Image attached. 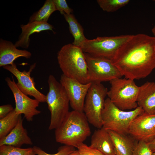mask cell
I'll return each instance as SVG.
<instances>
[{
    "label": "cell",
    "instance_id": "obj_1",
    "mask_svg": "<svg viewBox=\"0 0 155 155\" xmlns=\"http://www.w3.org/2000/svg\"><path fill=\"white\" fill-rule=\"evenodd\" d=\"M112 61L126 79L146 78L155 68V37L132 35L119 49Z\"/></svg>",
    "mask_w": 155,
    "mask_h": 155
},
{
    "label": "cell",
    "instance_id": "obj_2",
    "mask_svg": "<svg viewBox=\"0 0 155 155\" xmlns=\"http://www.w3.org/2000/svg\"><path fill=\"white\" fill-rule=\"evenodd\" d=\"M89 122L84 112L69 111L61 124L55 129L57 142L77 148L90 136Z\"/></svg>",
    "mask_w": 155,
    "mask_h": 155
},
{
    "label": "cell",
    "instance_id": "obj_3",
    "mask_svg": "<svg viewBox=\"0 0 155 155\" xmlns=\"http://www.w3.org/2000/svg\"><path fill=\"white\" fill-rule=\"evenodd\" d=\"M57 59L65 76L82 84L89 83L84 53L80 47L71 44L64 45L58 52Z\"/></svg>",
    "mask_w": 155,
    "mask_h": 155
},
{
    "label": "cell",
    "instance_id": "obj_4",
    "mask_svg": "<svg viewBox=\"0 0 155 155\" xmlns=\"http://www.w3.org/2000/svg\"><path fill=\"white\" fill-rule=\"evenodd\" d=\"M49 90L46 102L51 114L49 129H55L61 124L69 111V101L65 90L53 75H49Z\"/></svg>",
    "mask_w": 155,
    "mask_h": 155
},
{
    "label": "cell",
    "instance_id": "obj_5",
    "mask_svg": "<svg viewBox=\"0 0 155 155\" xmlns=\"http://www.w3.org/2000/svg\"><path fill=\"white\" fill-rule=\"evenodd\" d=\"M144 112L139 106L132 111L122 110L115 106L108 98L105 99L102 113V127L106 130L128 135L131 122Z\"/></svg>",
    "mask_w": 155,
    "mask_h": 155
},
{
    "label": "cell",
    "instance_id": "obj_6",
    "mask_svg": "<svg viewBox=\"0 0 155 155\" xmlns=\"http://www.w3.org/2000/svg\"><path fill=\"white\" fill-rule=\"evenodd\" d=\"M110 83L111 86L107 96L115 106L123 111L135 109L138 106L137 99L139 87L134 80L117 78Z\"/></svg>",
    "mask_w": 155,
    "mask_h": 155
},
{
    "label": "cell",
    "instance_id": "obj_7",
    "mask_svg": "<svg viewBox=\"0 0 155 155\" xmlns=\"http://www.w3.org/2000/svg\"><path fill=\"white\" fill-rule=\"evenodd\" d=\"M132 36L121 35L87 39L80 47L84 53L112 61L119 49Z\"/></svg>",
    "mask_w": 155,
    "mask_h": 155
},
{
    "label": "cell",
    "instance_id": "obj_8",
    "mask_svg": "<svg viewBox=\"0 0 155 155\" xmlns=\"http://www.w3.org/2000/svg\"><path fill=\"white\" fill-rule=\"evenodd\" d=\"M108 91L101 83H91L86 97L83 112L88 122L97 129L102 127V113Z\"/></svg>",
    "mask_w": 155,
    "mask_h": 155
},
{
    "label": "cell",
    "instance_id": "obj_9",
    "mask_svg": "<svg viewBox=\"0 0 155 155\" xmlns=\"http://www.w3.org/2000/svg\"><path fill=\"white\" fill-rule=\"evenodd\" d=\"M84 53L87 65L89 82H110L123 76L112 61Z\"/></svg>",
    "mask_w": 155,
    "mask_h": 155
},
{
    "label": "cell",
    "instance_id": "obj_10",
    "mask_svg": "<svg viewBox=\"0 0 155 155\" xmlns=\"http://www.w3.org/2000/svg\"><path fill=\"white\" fill-rule=\"evenodd\" d=\"M35 63L30 66L29 70L22 71L17 68L13 63L10 65L4 66L3 69L9 71L16 78V85L19 89L24 94L33 97L40 102H46V95L39 91L36 88L34 78L30 76L31 73L36 66Z\"/></svg>",
    "mask_w": 155,
    "mask_h": 155
},
{
    "label": "cell",
    "instance_id": "obj_11",
    "mask_svg": "<svg viewBox=\"0 0 155 155\" xmlns=\"http://www.w3.org/2000/svg\"><path fill=\"white\" fill-rule=\"evenodd\" d=\"M12 78L11 80L9 77H7L5 81L14 97L16 105L14 109L17 113L23 114L28 121H31L34 116L41 113L37 109L40 102L35 99L31 98L21 91L12 76Z\"/></svg>",
    "mask_w": 155,
    "mask_h": 155
},
{
    "label": "cell",
    "instance_id": "obj_12",
    "mask_svg": "<svg viewBox=\"0 0 155 155\" xmlns=\"http://www.w3.org/2000/svg\"><path fill=\"white\" fill-rule=\"evenodd\" d=\"M60 82L64 88L73 110L83 112L86 96L91 85V83H82L62 74Z\"/></svg>",
    "mask_w": 155,
    "mask_h": 155
},
{
    "label": "cell",
    "instance_id": "obj_13",
    "mask_svg": "<svg viewBox=\"0 0 155 155\" xmlns=\"http://www.w3.org/2000/svg\"><path fill=\"white\" fill-rule=\"evenodd\" d=\"M129 134L135 140L148 142L155 138V114L145 112L135 118L130 123Z\"/></svg>",
    "mask_w": 155,
    "mask_h": 155
},
{
    "label": "cell",
    "instance_id": "obj_14",
    "mask_svg": "<svg viewBox=\"0 0 155 155\" xmlns=\"http://www.w3.org/2000/svg\"><path fill=\"white\" fill-rule=\"evenodd\" d=\"M31 53L26 50H20L11 41L0 39V67L10 65L20 57L30 58Z\"/></svg>",
    "mask_w": 155,
    "mask_h": 155
},
{
    "label": "cell",
    "instance_id": "obj_15",
    "mask_svg": "<svg viewBox=\"0 0 155 155\" xmlns=\"http://www.w3.org/2000/svg\"><path fill=\"white\" fill-rule=\"evenodd\" d=\"M90 146L104 155H116L111 137L107 130L102 127L95 130L91 137Z\"/></svg>",
    "mask_w": 155,
    "mask_h": 155
},
{
    "label": "cell",
    "instance_id": "obj_16",
    "mask_svg": "<svg viewBox=\"0 0 155 155\" xmlns=\"http://www.w3.org/2000/svg\"><path fill=\"white\" fill-rule=\"evenodd\" d=\"M20 27L22 32L18 40L15 44L17 48H28L30 44V36L34 33L48 30H51L54 33L53 30L54 27L47 22L37 21L28 22L26 24L21 25Z\"/></svg>",
    "mask_w": 155,
    "mask_h": 155
},
{
    "label": "cell",
    "instance_id": "obj_17",
    "mask_svg": "<svg viewBox=\"0 0 155 155\" xmlns=\"http://www.w3.org/2000/svg\"><path fill=\"white\" fill-rule=\"evenodd\" d=\"M21 115L13 129L5 137L0 140V146L7 145L18 148L24 144L32 145V142L23 125Z\"/></svg>",
    "mask_w": 155,
    "mask_h": 155
},
{
    "label": "cell",
    "instance_id": "obj_18",
    "mask_svg": "<svg viewBox=\"0 0 155 155\" xmlns=\"http://www.w3.org/2000/svg\"><path fill=\"white\" fill-rule=\"evenodd\" d=\"M137 103L144 112L155 114V82H147L139 86Z\"/></svg>",
    "mask_w": 155,
    "mask_h": 155
},
{
    "label": "cell",
    "instance_id": "obj_19",
    "mask_svg": "<svg viewBox=\"0 0 155 155\" xmlns=\"http://www.w3.org/2000/svg\"><path fill=\"white\" fill-rule=\"evenodd\" d=\"M113 140L116 154L132 155L135 142L131 136L128 135L107 130Z\"/></svg>",
    "mask_w": 155,
    "mask_h": 155
},
{
    "label": "cell",
    "instance_id": "obj_20",
    "mask_svg": "<svg viewBox=\"0 0 155 155\" xmlns=\"http://www.w3.org/2000/svg\"><path fill=\"white\" fill-rule=\"evenodd\" d=\"M63 15L69 25L70 32L74 38L73 45L80 47L87 39L84 34V29L72 13Z\"/></svg>",
    "mask_w": 155,
    "mask_h": 155
},
{
    "label": "cell",
    "instance_id": "obj_21",
    "mask_svg": "<svg viewBox=\"0 0 155 155\" xmlns=\"http://www.w3.org/2000/svg\"><path fill=\"white\" fill-rule=\"evenodd\" d=\"M21 115L17 113L14 109L0 119V140L6 136L15 127Z\"/></svg>",
    "mask_w": 155,
    "mask_h": 155
},
{
    "label": "cell",
    "instance_id": "obj_22",
    "mask_svg": "<svg viewBox=\"0 0 155 155\" xmlns=\"http://www.w3.org/2000/svg\"><path fill=\"white\" fill-rule=\"evenodd\" d=\"M57 11L53 0H46L43 6L30 17L28 22H47L51 14Z\"/></svg>",
    "mask_w": 155,
    "mask_h": 155
},
{
    "label": "cell",
    "instance_id": "obj_23",
    "mask_svg": "<svg viewBox=\"0 0 155 155\" xmlns=\"http://www.w3.org/2000/svg\"><path fill=\"white\" fill-rule=\"evenodd\" d=\"M129 1V0H97L103 10L108 12L115 11L127 4Z\"/></svg>",
    "mask_w": 155,
    "mask_h": 155
},
{
    "label": "cell",
    "instance_id": "obj_24",
    "mask_svg": "<svg viewBox=\"0 0 155 155\" xmlns=\"http://www.w3.org/2000/svg\"><path fill=\"white\" fill-rule=\"evenodd\" d=\"M33 150L32 148H22L3 145L0 146V155H28Z\"/></svg>",
    "mask_w": 155,
    "mask_h": 155
},
{
    "label": "cell",
    "instance_id": "obj_25",
    "mask_svg": "<svg viewBox=\"0 0 155 155\" xmlns=\"http://www.w3.org/2000/svg\"><path fill=\"white\" fill-rule=\"evenodd\" d=\"M32 148L36 154L37 155H68L75 150V147L64 145L59 148L57 153L51 154L46 153L38 147L35 146Z\"/></svg>",
    "mask_w": 155,
    "mask_h": 155
},
{
    "label": "cell",
    "instance_id": "obj_26",
    "mask_svg": "<svg viewBox=\"0 0 155 155\" xmlns=\"http://www.w3.org/2000/svg\"><path fill=\"white\" fill-rule=\"evenodd\" d=\"M153 153L148 142L136 141L132 155H152Z\"/></svg>",
    "mask_w": 155,
    "mask_h": 155
},
{
    "label": "cell",
    "instance_id": "obj_27",
    "mask_svg": "<svg viewBox=\"0 0 155 155\" xmlns=\"http://www.w3.org/2000/svg\"><path fill=\"white\" fill-rule=\"evenodd\" d=\"M57 10L60 13L67 14L72 13L73 10L69 7L65 0H53Z\"/></svg>",
    "mask_w": 155,
    "mask_h": 155
},
{
    "label": "cell",
    "instance_id": "obj_28",
    "mask_svg": "<svg viewBox=\"0 0 155 155\" xmlns=\"http://www.w3.org/2000/svg\"><path fill=\"white\" fill-rule=\"evenodd\" d=\"M77 148L80 155H104L98 150L83 143L80 144Z\"/></svg>",
    "mask_w": 155,
    "mask_h": 155
},
{
    "label": "cell",
    "instance_id": "obj_29",
    "mask_svg": "<svg viewBox=\"0 0 155 155\" xmlns=\"http://www.w3.org/2000/svg\"><path fill=\"white\" fill-rule=\"evenodd\" d=\"M14 109L10 104L1 105L0 106V118L2 119L7 115Z\"/></svg>",
    "mask_w": 155,
    "mask_h": 155
},
{
    "label": "cell",
    "instance_id": "obj_30",
    "mask_svg": "<svg viewBox=\"0 0 155 155\" xmlns=\"http://www.w3.org/2000/svg\"><path fill=\"white\" fill-rule=\"evenodd\" d=\"M148 143L153 152H155V138Z\"/></svg>",
    "mask_w": 155,
    "mask_h": 155
},
{
    "label": "cell",
    "instance_id": "obj_31",
    "mask_svg": "<svg viewBox=\"0 0 155 155\" xmlns=\"http://www.w3.org/2000/svg\"><path fill=\"white\" fill-rule=\"evenodd\" d=\"M68 155H80L78 150H75Z\"/></svg>",
    "mask_w": 155,
    "mask_h": 155
},
{
    "label": "cell",
    "instance_id": "obj_32",
    "mask_svg": "<svg viewBox=\"0 0 155 155\" xmlns=\"http://www.w3.org/2000/svg\"><path fill=\"white\" fill-rule=\"evenodd\" d=\"M152 32L154 35V36L155 37V24L152 30Z\"/></svg>",
    "mask_w": 155,
    "mask_h": 155
},
{
    "label": "cell",
    "instance_id": "obj_33",
    "mask_svg": "<svg viewBox=\"0 0 155 155\" xmlns=\"http://www.w3.org/2000/svg\"><path fill=\"white\" fill-rule=\"evenodd\" d=\"M36 154L35 152L33 150L28 155H35Z\"/></svg>",
    "mask_w": 155,
    "mask_h": 155
},
{
    "label": "cell",
    "instance_id": "obj_34",
    "mask_svg": "<svg viewBox=\"0 0 155 155\" xmlns=\"http://www.w3.org/2000/svg\"><path fill=\"white\" fill-rule=\"evenodd\" d=\"M152 155H155V152H154L152 153Z\"/></svg>",
    "mask_w": 155,
    "mask_h": 155
},
{
    "label": "cell",
    "instance_id": "obj_35",
    "mask_svg": "<svg viewBox=\"0 0 155 155\" xmlns=\"http://www.w3.org/2000/svg\"><path fill=\"white\" fill-rule=\"evenodd\" d=\"M153 1L154 2H155V0H153Z\"/></svg>",
    "mask_w": 155,
    "mask_h": 155
},
{
    "label": "cell",
    "instance_id": "obj_36",
    "mask_svg": "<svg viewBox=\"0 0 155 155\" xmlns=\"http://www.w3.org/2000/svg\"><path fill=\"white\" fill-rule=\"evenodd\" d=\"M116 155H118V154H117Z\"/></svg>",
    "mask_w": 155,
    "mask_h": 155
}]
</instances>
